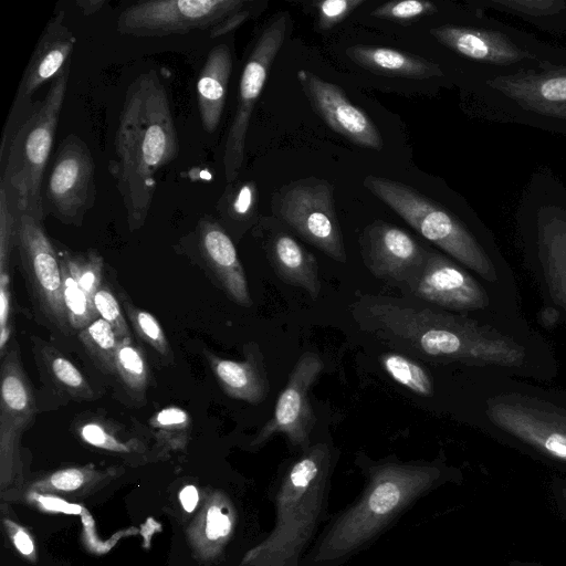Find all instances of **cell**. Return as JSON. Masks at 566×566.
I'll return each mask as SVG.
<instances>
[{
    "label": "cell",
    "mask_w": 566,
    "mask_h": 566,
    "mask_svg": "<svg viewBox=\"0 0 566 566\" xmlns=\"http://www.w3.org/2000/svg\"><path fill=\"white\" fill-rule=\"evenodd\" d=\"M359 322L379 338L426 360L443 365L496 369L548 382L558 360L534 327L514 331L438 307H419L385 298L359 306Z\"/></svg>",
    "instance_id": "cell-1"
},
{
    "label": "cell",
    "mask_w": 566,
    "mask_h": 566,
    "mask_svg": "<svg viewBox=\"0 0 566 566\" xmlns=\"http://www.w3.org/2000/svg\"><path fill=\"white\" fill-rule=\"evenodd\" d=\"M364 485L348 505L329 516L301 566H347L373 546L418 501L448 483H458L459 469L446 461L395 459L361 467Z\"/></svg>",
    "instance_id": "cell-2"
},
{
    "label": "cell",
    "mask_w": 566,
    "mask_h": 566,
    "mask_svg": "<svg viewBox=\"0 0 566 566\" xmlns=\"http://www.w3.org/2000/svg\"><path fill=\"white\" fill-rule=\"evenodd\" d=\"M463 368L471 422L499 443L566 472V390L496 369Z\"/></svg>",
    "instance_id": "cell-3"
},
{
    "label": "cell",
    "mask_w": 566,
    "mask_h": 566,
    "mask_svg": "<svg viewBox=\"0 0 566 566\" xmlns=\"http://www.w3.org/2000/svg\"><path fill=\"white\" fill-rule=\"evenodd\" d=\"M179 154L170 98L155 70L127 87L114 137L108 170L115 180L130 231L140 229L150 210L157 175Z\"/></svg>",
    "instance_id": "cell-4"
},
{
    "label": "cell",
    "mask_w": 566,
    "mask_h": 566,
    "mask_svg": "<svg viewBox=\"0 0 566 566\" xmlns=\"http://www.w3.org/2000/svg\"><path fill=\"white\" fill-rule=\"evenodd\" d=\"M363 184L424 239L509 305L522 310L515 273L493 232L473 212L449 207L386 177L368 175Z\"/></svg>",
    "instance_id": "cell-5"
},
{
    "label": "cell",
    "mask_w": 566,
    "mask_h": 566,
    "mask_svg": "<svg viewBox=\"0 0 566 566\" xmlns=\"http://www.w3.org/2000/svg\"><path fill=\"white\" fill-rule=\"evenodd\" d=\"M337 455L324 441L312 443L280 470L272 488L274 525L252 551V566H301L331 514Z\"/></svg>",
    "instance_id": "cell-6"
},
{
    "label": "cell",
    "mask_w": 566,
    "mask_h": 566,
    "mask_svg": "<svg viewBox=\"0 0 566 566\" xmlns=\"http://www.w3.org/2000/svg\"><path fill=\"white\" fill-rule=\"evenodd\" d=\"M514 220L523 265L544 303V321L566 323V186L549 168L531 176Z\"/></svg>",
    "instance_id": "cell-7"
},
{
    "label": "cell",
    "mask_w": 566,
    "mask_h": 566,
    "mask_svg": "<svg viewBox=\"0 0 566 566\" xmlns=\"http://www.w3.org/2000/svg\"><path fill=\"white\" fill-rule=\"evenodd\" d=\"M429 33L468 66L473 84L566 61V49L546 43L470 6L462 21L439 24Z\"/></svg>",
    "instance_id": "cell-8"
},
{
    "label": "cell",
    "mask_w": 566,
    "mask_h": 566,
    "mask_svg": "<svg viewBox=\"0 0 566 566\" xmlns=\"http://www.w3.org/2000/svg\"><path fill=\"white\" fill-rule=\"evenodd\" d=\"M69 75L70 64L50 83L45 95L14 120L19 125L8 138L0 184L8 190L19 213H29L40 220H44L45 214L42 197L44 172L53 148ZM6 145L0 148V155Z\"/></svg>",
    "instance_id": "cell-9"
},
{
    "label": "cell",
    "mask_w": 566,
    "mask_h": 566,
    "mask_svg": "<svg viewBox=\"0 0 566 566\" xmlns=\"http://www.w3.org/2000/svg\"><path fill=\"white\" fill-rule=\"evenodd\" d=\"M481 114L566 137V61L473 84Z\"/></svg>",
    "instance_id": "cell-10"
},
{
    "label": "cell",
    "mask_w": 566,
    "mask_h": 566,
    "mask_svg": "<svg viewBox=\"0 0 566 566\" xmlns=\"http://www.w3.org/2000/svg\"><path fill=\"white\" fill-rule=\"evenodd\" d=\"M15 248L25 286L39 318L49 328L69 335L72 329L63 304L59 253L45 231L43 220L29 213H19Z\"/></svg>",
    "instance_id": "cell-11"
},
{
    "label": "cell",
    "mask_w": 566,
    "mask_h": 566,
    "mask_svg": "<svg viewBox=\"0 0 566 566\" xmlns=\"http://www.w3.org/2000/svg\"><path fill=\"white\" fill-rule=\"evenodd\" d=\"M291 25L289 12L276 13L260 32L242 69L237 107L227 132L222 155L228 184L233 182L241 170L248 128L255 103Z\"/></svg>",
    "instance_id": "cell-12"
},
{
    "label": "cell",
    "mask_w": 566,
    "mask_h": 566,
    "mask_svg": "<svg viewBox=\"0 0 566 566\" xmlns=\"http://www.w3.org/2000/svg\"><path fill=\"white\" fill-rule=\"evenodd\" d=\"M253 4L245 0H146L126 7L117 17L120 34L159 38L209 30Z\"/></svg>",
    "instance_id": "cell-13"
},
{
    "label": "cell",
    "mask_w": 566,
    "mask_h": 566,
    "mask_svg": "<svg viewBox=\"0 0 566 566\" xmlns=\"http://www.w3.org/2000/svg\"><path fill=\"white\" fill-rule=\"evenodd\" d=\"M44 212L81 226L96 200L95 165L85 142L69 134L59 144L42 189Z\"/></svg>",
    "instance_id": "cell-14"
},
{
    "label": "cell",
    "mask_w": 566,
    "mask_h": 566,
    "mask_svg": "<svg viewBox=\"0 0 566 566\" xmlns=\"http://www.w3.org/2000/svg\"><path fill=\"white\" fill-rule=\"evenodd\" d=\"M276 210L310 244L335 261H346L333 186L327 180L311 177L289 184L277 195Z\"/></svg>",
    "instance_id": "cell-15"
},
{
    "label": "cell",
    "mask_w": 566,
    "mask_h": 566,
    "mask_svg": "<svg viewBox=\"0 0 566 566\" xmlns=\"http://www.w3.org/2000/svg\"><path fill=\"white\" fill-rule=\"evenodd\" d=\"M323 369L324 363L317 354L306 352L300 356L276 399L272 417L255 434L251 446H262L276 433H283L300 452L312 446L311 433L316 418L308 392Z\"/></svg>",
    "instance_id": "cell-16"
},
{
    "label": "cell",
    "mask_w": 566,
    "mask_h": 566,
    "mask_svg": "<svg viewBox=\"0 0 566 566\" xmlns=\"http://www.w3.org/2000/svg\"><path fill=\"white\" fill-rule=\"evenodd\" d=\"M359 247L366 268L375 276L407 287L420 273L428 252L403 229L382 220L364 228Z\"/></svg>",
    "instance_id": "cell-17"
},
{
    "label": "cell",
    "mask_w": 566,
    "mask_h": 566,
    "mask_svg": "<svg viewBox=\"0 0 566 566\" xmlns=\"http://www.w3.org/2000/svg\"><path fill=\"white\" fill-rule=\"evenodd\" d=\"M296 78L313 111L331 129L358 146L375 150L384 147L376 125L365 112L349 102L340 86L307 70L297 71Z\"/></svg>",
    "instance_id": "cell-18"
},
{
    "label": "cell",
    "mask_w": 566,
    "mask_h": 566,
    "mask_svg": "<svg viewBox=\"0 0 566 566\" xmlns=\"http://www.w3.org/2000/svg\"><path fill=\"white\" fill-rule=\"evenodd\" d=\"M76 36L60 10L46 23L24 70L9 120H17L31 106V98L45 83L52 82L70 63Z\"/></svg>",
    "instance_id": "cell-19"
},
{
    "label": "cell",
    "mask_w": 566,
    "mask_h": 566,
    "mask_svg": "<svg viewBox=\"0 0 566 566\" xmlns=\"http://www.w3.org/2000/svg\"><path fill=\"white\" fill-rule=\"evenodd\" d=\"M200 255L235 303L252 304L247 276L237 249L226 229L212 217H202L195 230Z\"/></svg>",
    "instance_id": "cell-20"
},
{
    "label": "cell",
    "mask_w": 566,
    "mask_h": 566,
    "mask_svg": "<svg viewBox=\"0 0 566 566\" xmlns=\"http://www.w3.org/2000/svg\"><path fill=\"white\" fill-rule=\"evenodd\" d=\"M243 356V360H232L207 353V360L228 397L258 405L270 390L263 356L259 345L253 342L244 345Z\"/></svg>",
    "instance_id": "cell-21"
},
{
    "label": "cell",
    "mask_w": 566,
    "mask_h": 566,
    "mask_svg": "<svg viewBox=\"0 0 566 566\" xmlns=\"http://www.w3.org/2000/svg\"><path fill=\"white\" fill-rule=\"evenodd\" d=\"M232 72L230 48L216 45L207 55L197 81V102L202 127L213 133L222 117Z\"/></svg>",
    "instance_id": "cell-22"
},
{
    "label": "cell",
    "mask_w": 566,
    "mask_h": 566,
    "mask_svg": "<svg viewBox=\"0 0 566 566\" xmlns=\"http://www.w3.org/2000/svg\"><path fill=\"white\" fill-rule=\"evenodd\" d=\"M345 53L355 64L379 75L431 78L444 74L440 64L396 49L353 45Z\"/></svg>",
    "instance_id": "cell-23"
},
{
    "label": "cell",
    "mask_w": 566,
    "mask_h": 566,
    "mask_svg": "<svg viewBox=\"0 0 566 566\" xmlns=\"http://www.w3.org/2000/svg\"><path fill=\"white\" fill-rule=\"evenodd\" d=\"M269 256L282 281L305 290L313 298L318 296L321 282L316 258L292 235L284 232L273 235Z\"/></svg>",
    "instance_id": "cell-24"
},
{
    "label": "cell",
    "mask_w": 566,
    "mask_h": 566,
    "mask_svg": "<svg viewBox=\"0 0 566 566\" xmlns=\"http://www.w3.org/2000/svg\"><path fill=\"white\" fill-rule=\"evenodd\" d=\"M32 342L41 379L53 394L74 401L95 398L91 384L67 357L39 338Z\"/></svg>",
    "instance_id": "cell-25"
},
{
    "label": "cell",
    "mask_w": 566,
    "mask_h": 566,
    "mask_svg": "<svg viewBox=\"0 0 566 566\" xmlns=\"http://www.w3.org/2000/svg\"><path fill=\"white\" fill-rule=\"evenodd\" d=\"M470 7L515 17L554 36L566 38V0H473Z\"/></svg>",
    "instance_id": "cell-26"
},
{
    "label": "cell",
    "mask_w": 566,
    "mask_h": 566,
    "mask_svg": "<svg viewBox=\"0 0 566 566\" xmlns=\"http://www.w3.org/2000/svg\"><path fill=\"white\" fill-rule=\"evenodd\" d=\"M136 401H143L149 382V369L143 352L127 337L118 343L115 375Z\"/></svg>",
    "instance_id": "cell-27"
},
{
    "label": "cell",
    "mask_w": 566,
    "mask_h": 566,
    "mask_svg": "<svg viewBox=\"0 0 566 566\" xmlns=\"http://www.w3.org/2000/svg\"><path fill=\"white\" fill-rule=\"evenodd\" d=\"M78 339L94 365L105 375H115L118 338L112 326L98 317L78 333Z\"/></svg>",
    "instance_id": "cell-28"
},
{
    "label": "cell",
    "mask_w": 566,
    "mask_h": 566,
    "mask_svg": "<svg viewBox=\"0 0 566 566\" xmlns=\"http://www.w3.org/2000/svg\"><path fill=\"white\" fill-rule=\"evenodd\" d=\"M380 363L396 382L419 396H433L431 374L412 358L398 353H386L380 356Z\"/></svg>",
    "instance_id": "cell-29"
},
{
    "label": "cell",
    "mask_w": 566,
    "mask_h": 566,
    "mask_svg": "<svg viewBox=\"0 0 566 566\" xmlns=\"http://www.w3.org/2000/svg\"><path fill=\"white\" fill-rule=\"evenodd\" d=\"M118 300L138 337L158 354L172 360L174 355L170 344L156 317L151 313L137 307L122 290L118 293Z\"/></svg>",
    "instance_id": "cell-30"
},
{
    "label": "cell",
    "mask_w": 566,
    "mask_h": 566,
    "mask_svg": "<svg viewBox=\"0 0 566 566\" xmlns=\"http://www.w3.org/2000/svg\"><path fill=\"white\" fill-rule=\"evenodd\" d=\"M62 271V297L69 325L72 331L81 332L99 316L90 297L60 261Z\"/></svg>",
    "instance_id": "cell-31"
},
{
    "label": "cell",
    "mask_w": 566,
    "mask_h": 566,
    "mask_svg": "<svg viewBox=\"0 0 566 566\" xmlns=\"http://www.w3.org/2000/svg\"><path fill=\"white\" fill-rule=\"evenodd\" d=\"M57 253L60 261L80 287L93 298L103 283L104 259L102 255L96 250H88L85 253L57 250Z\"/></svg>",
    "instance_id": "cell-32"
},
{
    "label": "cell",
    "mask_w": 566,
    "mask_h": 566,
    "mask_svg": "<svg viewBox=\"0 0 566 566\" xmlns=\"http://www.w3.org/2000/svg\"><path fill=\"white\" fill-rule=\"evenodd\" d=\"M258 189L254 181L228 184L219 201L217 209L221 217L232 222H243L252 218L255 212Z\"/></svg>",
    "instance_id": "cell-33"
},
{
    "label": "cell",
    "mask_w": 566,
    "mask_h": 566,
    "mask_svg": "<svg viewBox=\"0 0 566 566\" xmlns=\"http://www.w3.org/2000/svg\"><path fill=\"white\" fill-rule=\"evenodd\" d=\"M153 432L168 442L179 443L190 431L189 413L177 406H168L157 411L149 420Z\"/></svg>",
    "instance_id": "cell-34"
},
{
    "label": "cell",
    "mask_w": 566,
    "mask_h": 566,
    "mask_svg": "<svg viewBox=\"0 0 566 566\" xmlns=\"http://www.w3.org/2000/svg\"><path fill=\"white\" fill-rule=\"evenodd\" d=\"M93 303L98 316L112 326L118 340L133 337L119 300L106 282H103L94 294Z\"/></svg>",
    "instance_id": "cell-35"
},
{
    "label": "cell",
    "mask_w": 566,
    "mask_h": 566,
    "mask_svg": "<svg viewBox=\"0 0 566 566\" xmlns=\"http://www.w3.org/2000/svg\"><path fill=\"white\" fill-rule=\"evenodd\" d=\"M438 7L431 1L401 0L390 1L377 7L370 15L390 21H411L422 15L432 14Z\"/></svg>",
    "instance_id": "cell-36"
},
{
    "label": "cell",
    "mask_w": 566,
    "mask_h": 566,
    "mask_svg": "<svg viewBox=\"0 0 566 566\" xmlns=\"http://www.w3.org/2000/svg\"><path fill=\"white\" fill-rule=\"evenodd\" d=\"M366 0H324L316 3L317 28L326 31L344 21Z\"/></svg>",
    "instance_id": "cell-37"
},
{
    "label": "cell",
    "mask_w": 566,
    "mask_h": 566,
    "mask_svg": "<svg viewBox=\"0 0 566 566\" xmlns=\"http://www.w3.org/2000/svg\"><path fill=\"white\" fill-rule=\"evenodd\" d=\"M232 528L229 515L221 512L217 506H211L207 514L206 534L209 539H217L227 536Z\"/></svg>",
    "instance_id": "cell-38"
},
{
    "label": "cell",
    "mask_w": 566,
    "mask_h": 566,
    "mask_svg": "<svg viewBox=\"0 0 566 566\" xmlns=\"http://www.w3.org/2000/svg\"><path fill=\"white\" fill-rule=\"evenodd\" d=\"M84 482V473L80 469H65L55 472L51 476V484L64 491L78 489Z\"/></svg>",
    "instance_id": "cell-39"
},
{
    "label": "cell",
    "mask_w": 566,
    "mask_h": 566,
    "mask_svg": "<svg viewBox=\"0 0 566 566\" xmlns=\"http://www.w3.org/2000/svg\"><path fill=\"white\" fill-rule=\"evenodd\" d=\"M549 489L559 514L566 520V478L554 476Z\"/></svg>",
    "instance_id": "cell-40"
},
{
    "label": "cell",
    "mask_w": 566,
    "mask_h": 566,
    "mask_svg": "<svg viewBox=\"0 0 566 566\" xmlns=\"http://www.w3.org/2000/svg\"><path fill=\"white\" fill-rule=\"evenodd\" d=\"M40 503L50 511L63 512L66 514H77L81 512V507L76 504H70L61 499L41 496L39 497Z\"/></svg>",
    "instance_id": "cell-41"
},
{
    "label": "cell",
    "mask_w": 566,
    "mask_h": 566,
    "mask_svg": "<svg viewBox=\"0 0 566 566\" xmlns=\"http://www.w3.org/2000/svg\"><path fill=\"white\" fill-rule=\"evenodd\" d=\"M179 499L184 509L187 512H191L195 510L199 497L196 488L192 485H187L180 492Z\"/></svg>",
    "instance_id": "cell-42"
},
{
    "label": "cell",
    "mask_w": 566,
    "mask_h": 566,
    "mask_svg": "<svg viewBox=\"0 0 566 566\" xmlns=\"http://www.w3.org/2000/svg\"><path fill=\"white\" fill-rule=\"evenodd\" d=\"M75 4L84 15H92L99 11L105 4L104 0H77Z\"/></svg>",
    "instance_id": "cell-43"
},
{
    "label": "cell",
    "mask_w": 566,
    "mask_h": 566,
    "mask_svg": "<svg viewBox=\"0 0 566 566\" xmlns=\"http://www.w3.org/2000/svg\"><path fill=\"white\" fill-rule=\"evenodd\" d=\"M14 544L17 548L24 555H29L33 551V544L29 535L20 531L14 535Z\"/></svg>",
    "instance_id": "cell-44"
},
{
    "label": "cell",
    "mask_w": 566,
    "mask_h": 566,
    "mask_svg": "<svg viewBox=\"0 0 566 566\" xmlns=\"http://www.w3.org/2000/svg\"><path fill=\"white\" fill-rule=\"evenodd\" d=\"M511 566H542V565L527 564V563H513Z\"/></svg>",
    "instance_id": "cell-45"
}]
</instances>
